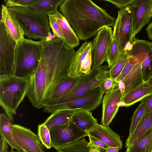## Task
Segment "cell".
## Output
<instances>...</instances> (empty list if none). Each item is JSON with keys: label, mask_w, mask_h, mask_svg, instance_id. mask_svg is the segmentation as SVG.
Returning a JSON list of instances; mask_svg holds the SVG:
<instances>
[{"label": "cell", "mask_w": 152, "mask_h": 152, "mask_svg": "<svg viewBox=\"0 0 152 152\" xmlns=\"http://www.w3.org/2000/svg\"><path fill=\"white\" fill-rule=\"evenodd\" d=\"M41 55L39 64L30 77L27 96L34 107L46 105L55 88L68 76L76 52L61 38L54 37L40 40Z\"/></svg>", "instance_id": "obj_1"}, {"label": "cell", "mask_w": 152, "mask_h": 152, "mask_svg": "<svg viewBox=\"0 0 152 152\" xmlns=\"http://www.w3.org/2000/svg\"><path fill=\"white\" fill-rule=\"evenodd\" d=\"M59 10L80 40L95 36L104 26H113L116 20L90 0H64Z\"/></svg>", "instance_id": "obj_2"}, {"label": "cell", "mask_w": 152, "mask_h": 152, "mask_svg": "<svg viewBox=\"0 0 152 152\" xmlns=\"http://www.w3.org/2000/svg\"><path fill=\"white\" fill-rule=\"evenodd\" d=\"M30 83V78L0 76V105L12 122L18 107L27 95Z\"/></svg>", "instance_id": "obj_3"}, {"label": "cell", "mask_w": 152, "mask_h": 152, "mask_svg": "<svg viewBox=\"0 0 152 152\" xmlns=\"http://www.w3.org/2000/svg\"><path fill=\"white\" fill-rule=\"evenodd\" d=\"M14 14L24 33L28 37L42 40L51 34L48 16L31 7H9Z\"/></svg>", "instance_id": "obj_4"}, {"label": "cell", "mask_w": 152, "mask_h": 152, "mask_svg": "<svg viewBox=\"0 0 152 152\" xmlns=\"http://www.w3.org/2000/svg\"><path fill=\"white\" fill-rule=\"evenodd\" d=\"M41 55L40 40L24 38L16 43L15 53L14 75L30 78L37 69Z\"/></svg>", "instance_id": "obj_5"}, {"label": "cell", "mask_w": 152, "mask_h": 152, "mask_svg": "<svg viewBox=\"0 0 152 152\" xmlns=\"http://www.w3.org/2000/svg\"><path fill=\"white\" fill-rule=\"evenodd\" d=\"M108 69L107 65L92 68L89 73L80 75L73 87L60 99L57 104L74 100L99 87L108 77Z\"/></svg>", "instance_id": "obj_6"}, {"label": "cell", "mask_w": 152, "mask_h": 152, "mask_svg": "<svg viewBox=\"0 0 152 152\" xmlns=\"http://www.w3.org/2000/svg\"><path fill=\"white\" fill-rule=\"evenodd\" d=\"M113 27V38L121 53L127 43L132 44L135 39L133 30L132 5L120 9Z\"/></svg>", "instance_id": "obj_7"}, {"label": "cell", "mask_w": 152, "mask_h": 152, "mask_svg": "<svg viewBox=\"0 0 152 152\" xmlns=\"http://www.w3.org/2000/svg\"><path fill=\"white\" fill-rule=\"evenodd\" d=\"M104 94L99 87L88 91L83 96L67 102L49 105L45 107L43 110L48 113H53L60 110L81 109L94 110L101 104Z\"/></svg>", "instance_id": "obj_8"}, {"label": "cell", "mask_w": 152, "mask_h": 152, "mask_svg": "<svg viewBox=\"0 0 152 152\" xmlns=\"http://www.w3.org/2000/svg\"><path fill=\"white\" fill-rule=\"evenodd\" d=\"M16 43L0 22V76L14 75Z\"/></svg>", "instance_id": "obj_9"}, {"label": "cell", "mask_w": 152, "mask_h": 152, "mask_svg": "<svg viewBox=\"0 0 152 152\" xmlns=\"http://www.w3.org/2000/svg\"><path fill=\"white\" fill-rule=\"evenodd\" d=\"M52 147L56 150L59 147L75 142L88 134L71 121L49 130Z\"/></svg>", "instance_id": "obj_10"}, {"label": "cell", "mask_w": 152, "mask_h": 152, "mask_svg": "<svg viewBox=\"0 0 152 152\" xmlns=\"http://www.w3.org/2000/svg\"><path fill=\"white\" fill-rule=\"evenodd\" d=\"M113 38L112 28L104 26L98 32L92 42V67L97 68L106 61L107 53Z\"/></svg>", "instance_id": "obj_11"}, {"label": "cell", "mask_w": 152, "mask_h": 152, "mask_svg": "<svg viewBox=\"0 0 152 152\" xmlns=\"http://www.w3.org/2000/svg\"><path fill=\"white\" fill-rule=\"evenodd\" d=\"M12 135L14 141L25 152H46L38 135L30 129L13 124Z\"/></svg>", "instance_id": "obj_12"}, {"label": "cell", "mask_w": 152, "mask_h": 152, "mask_svg": "<svg viewBox=\"0 0 152 152\" xmlns=\"http://www.w3.org/2000/svg\"><path fill=\"white\" fill-rule=\"evenodd\" d=\"M127 51L130 55L142 59L141 72L143 80L146 82L152 76V42L135 38Z\"/></svg>", "instance_id": "obj_13"}, {"label": "cell", "mask_w": 152, "mask_h": 152, "mask_svg": "<svg viewBox=\"0 0 152 152\" xmlns=\"http://www.w3.org/2000/svg\"><path fill=\"white\" fill-rule=\"evenodd\" d=\"M122 95L119 87L106 93L102 100V113L101 124L108 127L118 113Z\"/></svg>", "instance_id": "obj_14"}, {"label": "cell", "mask_w": 152, "mask_h": 152, "mask_svg": "<svg viewBox=\"0 0 152 152\" xmlns=\"http://www.w3.org/2000/svg\"><path fill=\"white\" fill-rule=\"evenodd\" d=\"M152 0H136L132 5L133 30L135 37L152 18Z\"/></svg>", "instance_id": "obj_15"}, {"label": "cell", "mask_w": 152, "mask_h": 152, "mask_svg": "<svg viewBox=\"0 0 152 152\" xmlns=\"http://www.w3.org/2000/svg\"><path fill=\"white\" fill-rule=\"evenodd\" d=\"M1 19L0 22L4 24L6 29L16 43L24 38L23 31L13 13L9 8L3 4L1 5Z\"/></svg>", "instance_id": "obj_16"}, {"label": "cell", "mask_w": 152, "mask_h": 152, "mask_svg": "<svg viewBox=\"0 0 152 152\" xmlns=\"http://www.w3.org/2000/svg\"><path fill=\"white\" fill-rule=\"evenodd\" d=\"M87 134L99 139L108 147H117L120 150L122 148L123 142L119 135L109 127L97 124Z\"/></svg>", "instance_id": "obj_17"}, {"label": "cell", "mask_w": 152, "mask_h": 152, "mask_svg": "<svg viewBox=\"0 0 152 152\" xmlns=\"http://www.w3.org/2000/svg\"><path fill=\"white\" fill-rule=\"evenodd\" d=\"M92 41H86L76 52L69 69L68 76L76 78L82 75L81 70L88 53L91 50Z\"/></svg>", "instance_id": "obj_18"}, {"label": "cell", "mask_w": 152, "mask_h": 152, "mask_svg": "<svg viewBox=\"0 0 152 152\" xmlns=\"http://www.w3.org/2000/svg\"><path fill=\"white\" fill-rule=\"evenodd\" d=\"M151 94L152 86L147 82H145L125 94L122 99L120 106L129 107Z\"/></svg>", "instance_id": "obj_19"}, {"label": "cell", "mask_w": 152, "mask_h": 152, "mask_svg": "<svg viewBox=\"0 0 152 152\" xmlns=\"http://www.w3.org/2000/svg\"><path fill=\"white\" fill-rule=\"evenodd\" d=\"M88 110L76 109L74 110L70 121L87 133L97 124V120Z\"/></svg>", "instance_id": "obj_20"}, {"label": "cell", "mask_w": 152, "mask_h": 152, "mask_svg": "<svg viewBox=\"0 0 152 152\" xmlns=\"http://www.w3.org/2000/svg\"><path fill=\"white\" fill-rule=\"evenodd\" d=\"M64 37L63 41L69 47L74 48L79 44V39L64 17L58 11L55 14Z\"/></svg>", "instance_id": "obj_21"}, {"label": "cell", "mask_w": 152, "mask_h": 152, "mask_svg": "<svg viewBox=\"0 0 152 152\" xmlns=\"http://www.w3.org/2000/svg\"><path fill=\"white\" fill-rule=\"evenodd\" d=\"M78 77L74 78L67 76L63 78L47 101L46 106L57 104L60 99L73 87Z\"/></svg>", "instance_id": "obj_22"}, {"label": "cell", "mask_w": 152, "mask_h": 152, "mask_svg": "<svg viewBox=\"0 0 152 152\" xmlns=\"http://www.w3.org/2000/svg\"><path fill=\"white\" fill-rule=\"evenodd\" d=\"M142 62L137 64L122 81L124 87V96L145 82L141 72Z\"/></svg>", "instance_id": "obj_23"}, {"label": "cell", "mask_w": 152, "mask_h": 152, "mask_svg": "<svg viewBox=\"0 0 152 152\" xmlns=\"http://www.w3.org/2000/svg\"><path fill=\"white\" fill-rule=\"evenodd\" d=\"M152 127V112L145 113L132 134L129 136L125 142L127 148Z\"/></svg>", "instance_id": "obj_24"}, {"label": "cell", "mask_w": 152, "mask_h": 152, "mask_svg": "<svg viewBox=\"0 0 152 152\" xmlns=\"http://www.w3.org/2000/svg\"><path fill=\"white\" fill-rule=\"evenodd\" d=\"M12 121L6 115L1 113L0 115V135L5 139L11 147L12 150L22 151V149L14 141L12 135L13 124Z\"/></svg>", "instance_id": "obj_25"}, {"label": "cell", "mask_w": 152, "mask_h": 152, "mask_svg": "<svg viewBox=\"0 0 152 152\" xmlns=\"http://www.w3.org/2000/svg\"><path fill=\"white\" fill-rule=\"evenodd\" d=\"M56 150L57 152H102L87 141L85 137L75 142L61 146Z\"/></svg>", "instance_id": "obj_26"}, {"label": "cell", "mask_w": 152, "mask_h": 152, "mask_svg": "<svg viewBox=\"0 0 152 152\" xmlns=\"http://www.w3.org/2000/svg\"><path fill=\"white\" fill-rule=\"evenodd\" d=\"M74 110H62L56 111L52 113L44 123L49 130L58 126L66 124L70 121Z\"/></svg>", "instance_id": "obj_27"}, {"label": "cell", "mask_w": 152, "mask_h": 152, "mask_svg": "<svg viewBox=\"0 0 152 152\" xmlns=\"http://www.w3.org/2000/svg\"><path fill=\"white\" fill-rule=\"evenodd\" d=\"M64 0H37L30 7L35 10L47 15H55Z\"/></svg>", "instance_id": "obj_28"}, {"label": "cell", "mask_w": 152, "mask_h": 152, "mask_svg": "<svg viewBox=\"0 0 152 152\" xmlns=\"http://www.w3.org/2000/svg\"><path fill=\"white\" fill-rule=\"evenodd\" d=\"M126 149L131 152H151L152 127Z\"/></svg>", "instance_id": "obj_29"}, {"label": "cell", "mask_w": 152, "mask_h": 152, "mask_svg": "<svg viewBox=\"0 0 152 152\" xmlns=\"http://www.w3.org/2000/svg\"><path fill=\"white\" fill-rule=\"evenodd\" d=\"M130 57L131 56L126 50L120 53L117 62L113 67L108 70V77L116 79L121 73Z\"/></svg>", "instance_id": "obj_30"}, {"label": "cell", "mask_w": 152, "mask_h": 152, "mask_svg": "<svg viewBox=\"0 0 152 152\" xmlns=\"http://www.w3.org/2000/svg\"><path fill=\"white\" fill-rule=\"evenodd\" d=\"M120 53L116 40L113 38L107 53L106 61L108 69L111 68L117 62Z\"/></svg>", "instance_id": "obj_31"}, {"label": "cell", "mask_w": 152, "mask_h": 152, "mask_svg": "<svg viewBox=\"0 0 152 152\" xmlns=\"http://www.w3.org/2000/svg\"><path fill=\"white\" fill-rule=\"evenodd\" d=\"M145 103L141 102L135 111L132 116L129 130V136L132 135L136 129L138 123L145 114Z\"/></svg>", "instance_id": "obj_32"}, {"label": "cell", "mask_w": 152, "mask_h": 152, "mask_svg": "<svg viewBox=\"0 0 152 152\" xmlns=\"http://www.w3.org/2000/svg\"><path fill=\"white\" fill-rule=\"evenodd\" d=\"M38 135L42 144L48 149L52 147L50 131L44 123L38 126Z\"/></svg>", "instance_id": "obj_33"}, {"label": "cell", "mask_w": 152, "mask_h": 152, "mask_svg": "<svg viewBox=\"0 0 152 152\" xmlns=\"http://www.w3.org/2000/svg\"><path fill=\"white\" fill-rule=\"evenodd\" d=\"M142 60L141 58L132 56L124 68L121 73L116 79L118 82L119 80L123 81L135 66Z\"/></svg>", "instance_id": "obj_34"}, {"label": "cell", "mask_w": 152, "mask_h": 152, "mask_svg": "<svg viewBox=\"0 0 152 152\" xmlns=\"http://www.w3.org/2000/svg\"><path fill=\"white\" fill-rule=\"evenodd\" d=\"M99 87L104 94L109 93L118 87V82L116 79L108 77L103 82Z\"/></svg>", "instance_id": "obj_35"}, {"label": "cell", "mask_w": 152, "mask_h": 152, "mask_svg": "<svg viewBox=\"0 0 152 152\" xmlns=\"http://www.w3.org/2000/svg\"><path fill=\"white\" fill-rule=\"evenodd\" d=\"M48 17L50 26L52 30L54 37L61 38L63 41V36L56 21L55 15H49Z\"/></svg>", "instance_id": "obj_36"}, {"label": "cell", "mask_w": 152, "mask_h": 152, "mask_svg": "<svg viewBox=\"0 0 152 152\" xmlns=\"http://www.w3.org/2000/svg\"><path fill=\"white\" fill-rule=\"evenodd\" d=\"M37 0H6L4 2L8 7H30Z\"/></svg>", "instance_id": "obj_37"}, {"label": "cell", "mask_w": 152, "mask_h": 152, "mask_svg": "<svg viewBox=\"0 0 152 152\" xmlns=\"http://www.w3.org/2000/svg\"><path fill=\"white\" fill-rule=\"evenodd\" d=\"M110 2L120 9L124 8L130 5H133L136 0H103Z\"/></svg>", "instance_id": "obj_38"}, {"label": "cell", "mask_w": 152, "mask_h": 152, "mask_svg": "<svg viewBox=\"0 0 152 152\" xmlns=\"http://www.w3.org/2000/svg\"><path fill=\"white\" fill-rule=\"evenodd\" d=\"M89 139V142L93 146L99 148L102 152H105L108 146L97 138L88 134Z\"/></svg>", "instance_id": "obj_39"}, {"label": "cell", "mask_w": 152, "mask_h": 152, "mask_svg": "<svg viewBox=\"0 0 152 152\" xmlns=\"http://www.w3.org/2000/svg\"><path fill=\"white\" fill-rule=\"evenodd\" d=\"M141 101L145 103V113L152 112V94L145 97Z\"/></svg>", "instance_id": "obj_40"}, {"label": "cell", "mask_w": 152, "mask_h": 152, "mask_svg": "<svg viewBox=\"0 0 152 152\" xmlns=\"http://www.w3.org/2000/svg\"><path fill=\"white\" fill-rule=\"evenodd\" d=\"M7 142L3 137H0V152H9Z\"/></svg>", "instance_id": "obj_41"}, {"label": "cell", "mask_w": 152, "mask_h": 152, "mask_svg": "<svg viewBox=\"0 0 152 152\" xmlns=\"http://www.w3.org/2000/svg\"><path fill=\"white\" fill-rule=\"evenodd\" d=\"M146 31L149 39L152 40V21L150 22L147 26Z\"/></svg>", "instance_id": "obj_42"}, {"label": "cell", "mask_w": 152, "mask_h": 152, "mask_svg": "<svg viewBox=\"0 0 152 152\" xmlns=\"http://www.w3.org/2000/svg\"><path fill=\"white\" fill-rule=\"evenodd\" d=\"M119 148L117 147H108L105 152H118Z\"/></svg>", "instance_id": "obj_43"}, {"label": "cell", "mask_w": 152, "mask_h": 152, "mask_svg": "<svg viewBox=\"0 0 152 152\" xmlns=\"http://www.w3.org/2000/svg\"><path fill=\"white\" fill-rule=\"evenodd\" d=\"M146 82L152 86V76L149 78Z\"/></svg>", "instance_id": "obj_44"}, {"label": "cell", "mask_w": 152, "mask_h": 152, "mask_svg": "<svg viewBox=\"0 0 152 152\" xmlns=\"http://www.w3.org/2000/svg\"><path fill=\"white\" fill-rule=\"evenodd\" d=\"M9 152H25L23 151H13L12 150L11 151H10Z\"/></svg>", "instance_id": "obj_45"}, {"label": "cell", "mask_w": 152, "mask_h": 152, "mask_svg": "<svg viewBox=\"0 0 152 152\" xmlns=\"http://www.w3.org/2000/svg\"><path fill=\"white\" fill-rule=\"evenodd\" d=\"M125 152H131L129 150L127 149L126 151Z\"/></svg>", "instance_id": "obj_46"}, {"label": "cell", "mask_w": 152, "mask_h": 152, "mask_svg": "<svg viewBox=\"0 0 152 152\" xmlns=\"http://www.w3.org/2000/svg\"><path fill=\"white\" fill-rule=\"evenodd\" d=\"M151 16L152 17V9L151 11Z\"/></svg>", "instance_id": "obj_47"}, {"label": "cell", "mask_w": 152, "mask_h": 152, "mask_svg": "<svg viewBox=\"0 0 152 152\" xmlns=\"http://www.w3.org/2000/svg\"><path fill=\"white\" fill-rule=\"evenodd\" d=\"M151 152H152V151H151Z\"/></svg>", "instance_id": "obj_48"}]
</instances>
